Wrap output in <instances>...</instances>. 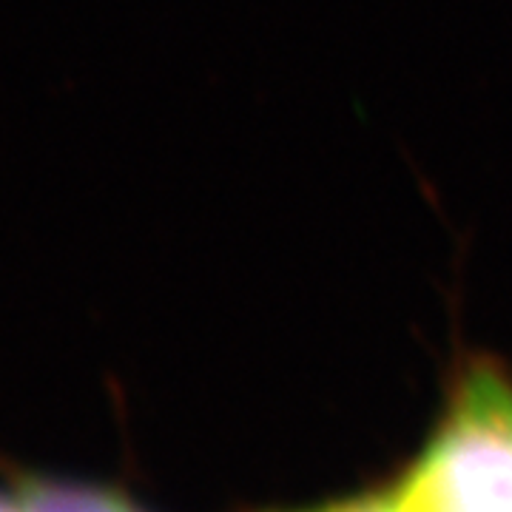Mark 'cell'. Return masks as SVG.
<instances>
[{"instance_id": "1", "label": "cell", "mask_w": 512, "mask_h": 512, "mask_svg": "<svg viewBox=\"0 0 512 512\" xmlns=\"http://www.w3.org/2000/svg\"><path fill=\"white\" fill-rule=\"evenodd\" d=\"M399 512H512V373L490 356L458 367L416 467L393 490Z\"/></svg>"}, {"instance_id": "2", "label": "cell", "mask_w": 512, "mask_h": 512, "mask_svg": "<svg viewBox=\"0 0 512 512\" xmlns=\"http://www.w3.org/2000/svg\"><path fill=\"white\" fill-rule=\"evenodd\" d=\"M0 476L26 512H146L114 487L26 470L3 456Z\"/></svg>"}, {"instance_id": "3", "label": "cell", "mask_w": 512, "mask_h": 512, "mask_svg": "<svg viewBox=\"0 0 512 512\" xmlns=\"http://www.w3.org/2000/svg\"><path fill=\"white\" fill-rule=\"evenodd\" d=\"M325 512H399L393 504V495H373V498H359L350 504H339Z\"/></svg>"}]
</instances>
